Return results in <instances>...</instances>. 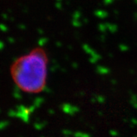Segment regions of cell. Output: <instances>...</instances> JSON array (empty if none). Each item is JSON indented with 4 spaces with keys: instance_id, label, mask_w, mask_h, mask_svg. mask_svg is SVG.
<instances>
[{
    "instance_id": "cell-1",
    "label": "cell",
    "mask_w": 137,
    "mask_h": 137,
    "mask_svg": "<svg viewBox=\"0 0 137 137\" xmlns=\"http://www.w3.org/2000/svg\"><path fill=\"white\" fill-rule=\"evenodd\" d=\"M49 58L42 47L34 48L18 57L9 68L11 80L24 93L36 94L45 89L47 84Z\"/></svg>"
}]
</instances>
